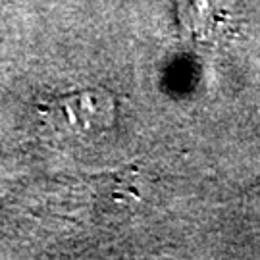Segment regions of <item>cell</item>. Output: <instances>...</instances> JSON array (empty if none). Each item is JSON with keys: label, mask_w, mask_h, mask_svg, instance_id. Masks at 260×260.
Instances as JSON below:
<instances>
[{"label": "cell", "mask_w": 260, "mask_h": 260, "mask_svg": "<svg viewBox=\"0 0 260 260\" xmlns=\"http://www.w3.org/2000/svg\"><path fill=\"white\" fill-rule=\"evenodd\" d=\"M43 120L62 135H96L116 120V101L104 89H83L52 94L39 104Z\"/></svg>", "instance_id": "6da1fadb"}]
</instances>
